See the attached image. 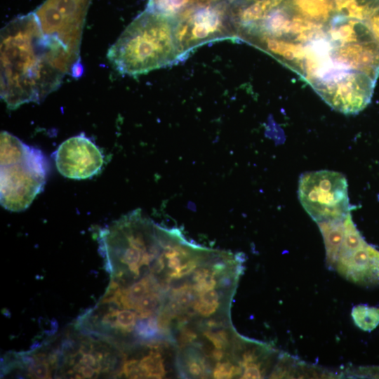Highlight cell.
I'll return each mask as SVG.
<instances>
[{
  "label": "cell",
  "instance_id": "6da1fadb",
  "mask_svg": "<svg viewBox=\"0 0 379 379\" xmlns=\"http://www.w3.org/2000/svg\"><path fill=\"white\" fill-rule=\"evenodd\" d=\"M237 38L297 74L333 109L357 114L379 77V0H260Z\"/></svg>",
  "mask_w": 379,
  "mask_h": 379
},
{
  "label": "cell",
  "instance_id": "7a4b0ae2",
  "mask_svg": "<svg viewBox=\"0 0 379 379\" xmlns=\"http://www.w3.org/2000/svg\"><path fill=\"white\" fill-rule=\"evenodd\" d=\"M1 98L10 109L40 102L67 74L77 76L80 59L42 32L35 14L10 21L1 32Z\"/></svg>",
  "mask_w": 379,
  "mask_h": 379
},
{
  "label": "cell",
  "instance_id": "3957f363",
  "mask_svg": "<svg viewBox=\"0 0 379 379\" xmlns=\"http://www.w3.org/2000/svg\"><path fill=\"white\" fill-rule=\"evenodd\" d=\"M107 58L122 74L136 76L185 58L176 36V21L147 9L121 34Z\"/></svg>",
  "mask_w": 379,
  "mask_h": 379
},
{
  "label": "cell",
  "instance_id": "277c9868",
  "mask_svg": "<svg viewBox=\"0 0 379 379\" xmlns=\"http://www.w3.org/2000/svg\"><path fill=\"white\" fill-rule=\"evenodd\" d=\"M1 205L11 211L27 208L42 192L48 173L43 152L6 131L0 138Z\"/></svg>",
  "mask_w": 379,
  "mask_h": 379
},
{
  "label": "cell",
  "instance_id": "5b68a950",
  "mask_svg": "<svg viewBox=\"0 0 379 379\" xmlns=\"http://www.w3.org/2000/svg\"><path fill=\"white\" fill-rule=\"evenodd\" d=\"M298 194L302 207L317 223L343 220L352 208L347 179L336 171L321 170L302 174Z\"/></svg>",
  "mask_w": 379,
  "mask_h": 379
},
{
  "label": "cell",
  "instance_id": "8992f818",
  "mask_svg": "<svg viewBox=\"0 0 379 379\" xmlns=\"http://www.w3.org/2000/svg\"><path fill=\"white\" fill-rule=\"evenodd\" d=\"M91 0H46L34 12L42 32L80 59L81 36Z\"/></svg>",
  "mask_w": 379,
  "mask_h": 379
},
{
  "label": "cell",
  "instance_id": "52a82bcc",
  "mask_svg": "<svg viewBox=\"0 0 379 379\" xmlns=\"http://www.w3.org/2000/svg\"><path fill=\"white\" fill-rule=\"evenodd\" d=\"M55 166L63 176L76 180L96 175L104 164L98 147L84 134L67 139L54 153Z\"/></svg>",
  "mask_w": 379,
  "mask_h": 379
},
{
  "label": "cell",
  "instance_id": "ba28073f",
  "mask_svg": "<svg viewBox=\"0 0 379 379\" xmlns=\"http://www.w3.org/2000/svg\"><path fill=\"white\" fill-rule=\"evenodd\" d=\"M376 251L374 247L367 244L348 255L340 256L335 270L357 284L364 286L378 285L375 261Z\"/></svg>",
  "mask_w": 379,
  "mask_h": 379
},
{
  "label": "cell",
  "instance_id": "9c48e42d",
  "mask_svg": "<svg viewBox=\"0 0 379 379\" xmlns=\"http://www.w3.org/2000/svg\"><path fill=\"white\" fill-rule=\"evenodd\" d=\"M324 238L326 251V264L335 269L344 238V219L317 223Z\"/></svg>",
  "mask_w": 379,
  "mask_h": 379
},
{
  "label": "cell",
  "instance_id": "30bf717a",
  "mask_svg": "<svg viewBox=\"0 0 379 379\" xmlns=\"http://www.w3.org/2000/svg\"><path fill=\"white\" fill-rule=\"evenodd\" d=\"M168 349H150L148 354L139 361L133 378H161L166 376V359L161 352Z\"/></svg>",
  "mask_w": 379,
  "mask_h": 379
},
{
  "label": "cell",
  "instance_id": "8fae6325",
  "mask_svg": "<svg viewBox=\"0 0 379 379\" xmlns=\"http://www.w3.org/2000/svg\"><path fill=\"white\" fill-rule=\"evenodd\" d=\"M354 324L364 331H371L379 325V307L358 305L351 312Z\"/></svg>",
  "mask_w": 379,
  "mask_h": 379
},
{
  "label": "cell",
  "instance_id": "7c38bea8",
  "mask_svg": "<svg viewBox=\"0 0 379 379\" xmlns=\"http://www.w3.org/2000/svg\"><path fill=\"white\" fill-rule=\"evenodd\" d=\"M366 244L349 213L344 219V238L339 257L348 255Z\"/></svg>",
  "mask_w": 379,
  "mask_h": 379
},
{
  "label": "cell",
  "instance_id": "4fadbf2b",
  "mask_svg": "<svg viewBox=\"0 0 379 379\" xmlns=\"http://www.w3.org/2000/svg\"><path fill=\"white\" fill-rule=\"evenodd\" d=\"M34 362L28 367L29 375L36 378H51V375L49 369L50 364L47 361V358L41 359L34 358Z\"/></svg>",
  "mask_w": 379,
  "mask_h": 379
},
{
  "label": "cell",
  "instance_id": "5bb4252c",
  "mask_svg": "<svg viewBox=\"0 0 379 379\" xmlns=\"http://www.w3.org/2000/svg\"><path fill=\"white\" fill-rule=\"evenodd\" d=\"M365 371L372 373L368 375L373 376L374 378H379V368H375V369L371 368L370 370H366Z\"/></svg>",
  "mask_w": 379,
  "mask_h": 379
},
{
  "label": "cell",
  "instance_id": "9a60e30c",
  "mask_svg": "<svg viewBox=\"0 0 379 379\" xmlns=\"http://www.w3.org/2000/svg\"><path fill=\"white\" fill-rule=\"evenodd\" d=\"M375 266H376V272L379 278V251L377 250L375 257Z\"/></svg>",
  "mask_w": 379,
  "mask_h": 379
}]
</instances>
